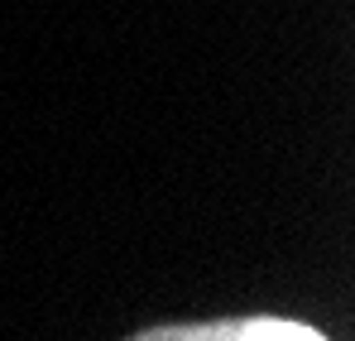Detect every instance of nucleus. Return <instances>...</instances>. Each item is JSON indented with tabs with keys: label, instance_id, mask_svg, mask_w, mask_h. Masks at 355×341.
Listing matches in <instances>:
<instances>
[{
	"label": "nucleus",
	"instance_id": "nucleus-1",
	"mask_svg": "<svg viewBox=\"0 0 355 341\" xmlns=\"http://www.w3.org/2000/svg\"><path fill=\"white\" fill-rule=\"evenodd\" d=\"M130 341H331L327 332L288 317H216V322H168L135 332Z\"/></svg>",
	"mask_w": 355,
	"mask_h": 341
}]
</instances>
